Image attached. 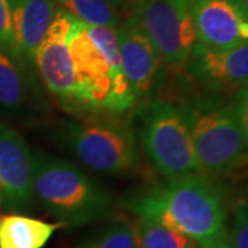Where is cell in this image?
Here are the masks:
<instances>
[{"label": "cell", "mask_w": 248, "mask_h": 248, "mask_svg": "<svg viewBox=\"0 0 248 248\" xmlns=\"http://www.w3.org/2000/svg\"><path fill=\"white\" fill-rule=\"evenodd\" d=\"M202 172L229 174L247 163V89L231 99L197 97L179 108Z\"/></svg>", "instance_id": "obj_1"}, {"label": "cell", "mask_w": 248, "mask_h": 248, "mask_svg": "<svg viewBox=\"0 0 248 248\" xmlns=\"http://www.w3.org/2000/svg\"><path fill=\"white\" fill-rule=\"evenodd\" d=\"M68 48L79 87L76 105L112 113L134 108L137 99L122 71L116 28L90 27L73 19Z\"/></svg>", "instance_id": "obj_2"}, {"label": "cell", "mask_w": 248, "mask_h": 248, "mask_svg": "<svg viewBox=\"0 0 248 248\" xmlns=\"http://www.w3.org/2000/svg\"><path fill=\"white\" fill-rule=\"evenodd\" d=\"M202 174L167 178L163 185L131 199L128 210L166 222L197 244L215 239L225 232V204L218 185Z\"/></svg>", "instance_id": "obj_3"}, {"label": "cell", "mask_w": 248, "mask_h": 248, "mask_svg": "<svg viewBox=\"0 0 248 248\" xmlns=\"http://www.w3.org/2000/svg\"><path fill=\"white\" fill-rule=\"evenodd\" d=\"M33 197L65 226L104 221L113 214V199L83 170L66 160L35 155Z\"/></svg>", "instance_id": "obj_4"}, {"label": "cell", "mask_w": 248, "mask_h": 248, "mask_svg": "<svg viewBox=\"0 0 248 248\" xmlns=\"http://www.w3.org/2000/svg\"><path fill=\"white\" fill-rule=\"evenodd\" d=\"M143 148L153 167L166 178L202 172L181 109L153 99L143 116Z\"/></svg>", "instance_id": "obj_5"}, {"label": "cell", "mask_w": 248, "mask_h": 248, "mask_svg": "<svg viewBox=\"0 0 248 248\" xmlns=\"http://www.w3.org/2000/svg\"><path fill=\"white\" fill-rule=\"evenodd\" d=\"M65 145L90 170L117 175L138 164L133 130L117 120H89L72 124L65 131Z\"/></svg>", "instance_id": "obj_6"}, {"label": "cell", "mask_w": 248, "mask_h": 248, "mask_svg": "<svg viewBox=\"0 0 248 248\" xmlns=\"http://www.w3.org/2000/svg\"><path fill=\"white\" fill-rule=\"evenodd\" d=\"M167 68L185 69L196 46L193 24L185 0H148L130 13Z\"/></svg>", "instance_id": "obj_7"}, {"label": "cell", "mask_w": 248, "mask_h": 248, "mask_svg": "<svg viewBox=\"0 0 248 248\" xmlns=\"http://www.w3.org/2000/svg\"><path fill=\"white\" fill-rule=\"evenodd\" d=\"M196 42L210 48L247 43L248 9L239 0H189Z\"/></svg>", "instance_id": "obj_8"}, {"label": "cell", "mask_w": 248, "mask_h": 248, "mask_svg": "<svg viewBox=\"0 0 248 248\" xmlns=\"http://www.w3.org/2000/svg\"><path fill=\"white\" fill-rule=\"evenodd\" d=\"M73 18L57 10L51 25L37 47L33 63L47 90L66 104L78 102V81L73 73L68 39Z\"/></svg>", "instance_id": "obj_9"}, {"label": "cell", "mask_w": 248, "mask_h": 248, "mask_svg": "<svg viewBox=\"0 0 248 248\" xmlns=\"http://www.w3.org/2000/svg\"><path fill=\"white\" fill-rule=\"evenodd\" d=\"M185 69L215 94H234L247 89L248 43L231 48H210L196 43Z\"/></svg>", "instance_id": "obj_10"}, {"label": "cell", "mask_w": 248, "mask_h": 248, "mask_svg": "<svg viewBox=\"0 0 248 248\" xmlns=\"http://www.w3.org/2000/svg\"><path fill=\"white\" fill-rule=\"evenodd\" d=\"M35 155L25 138L0 122V197L13 210H28L33 200Z\"/></svg>", "instance_id": "obj_11"}, {"label": "cell", "mask_w": 248, "mask_h": 248, "mask_svg": "<svg viewBox=\"0 0 248 248\" xmlns=\"http://www.w3.org/2000/svg\"><path fill=\"white\" fill-rule=\"evenodd\" d=\"M116 37L124 79L135 99L140 101L157 89L163 62L130 16L117 25Z\"/></svg>", "instance_id": "obj_12"}, {"label": "cell", "mask_w": 248, "mask_h": 248, "mask_svg": "<svg viewBox=\"0 0 248 248\" xmlns=\"http://www.w3.org/2000/svg\"><path fill=\"white\" fill-rule=\"evenodd\" d=\"M11 29L19 60L33 63L37 47L51 25L57 7L53 0H9Z\"/></svg>", "instance_id": "obj_13"}, {"label": "cell", "mask_w": 248, "mask_h": 248, "mask_svg": "<svg viewBox=\"0 0 248 248\" xmlns=\"http://www.w3.org/2000/svg\"><path fill=\"white\" fill-rule=\"evenodd\" d=\"M61 228H65L61 222L50 223L22 214L1 215L0 248H43Z\"/></svg>", "instance_id": "obj_14"}, {"label": "cell", "mask_w": 248, "mask_h": 248, "mask_svg": "<svg viewBox=\"0 0 248 248\" xmlns=\"http://www.w3.org/2000/svg\"><path fill=\"white\" fill-rule=\"evenodd\" d=\"M133 229L135 248H199L182 232L149 215H137Z\"/></svg>", "instance_id": "obj_15"}, {"label": "cell", "mask_w": 248, "mask_h": 248, "mask_svg": "<svg viewBox=\"0 0 248 248\" xmlns=\"http://www.w3.org/2000/svg\"><path fill=\"white\" fill-rule=\"evenodd\" d=\"M57 10L90 27L117 28L119 11L110 0H53Z\"/></svg>", "instance_id": "obj_16"}, {"label": "cell", "mask_w": 248, "mask_h": 248, "mask_svg": "<svg viewBox=\"0 0 248 248\" xmlns=\"http://www.w3.org/2000/svg\"><path fill=\"white\" fill-rule=\"evenodd\" d=\"M27 98V84L17 61L0 50V107L16 109Z\"/></svg>", "instance_id": "obj_17"}, {"label": "cell", "mask_w": 248, "mask_h": 248, "mask_svg": "<svg viewBox=\"0 0 248 248\" xmlns=\"http://www.w3.org/2000/svg\"><path fill=\"white\" fill-rule=\"evenodd\" d=\"M76 248H135L133 226L123 221L112 222Z\"/></svg>", "instance_id": "obj_18"}, {"label": "cell", "mask_w": 248, "mask_h": 248, "mask_svg": "<svg viewBox=\"0 0 248 248\" xmlns=\"http://www.w3.org/2000/svg\"><path fill=\"white\" fill-rule=\"evenodd\" d=\"M229 248H248V210L247 200H240L233 215Z\"/></svg>", "instance_id": "obj_19"}, {"label": "cell", "mask_w": 248, "mask_h": 248, "mask_svg": "<svg viewBox=\"0 0 248 248\" xmlns=\"http://www.w3.org/2000/svg\"><path fill=\"white\" fill-rule=\"evenodd\" d=\"M0 50L9 54L16 61H21L11 29L9 0H0Z\"/></svg>", "instance_id": "obj_20"}, {"label": "cell", "mask_w": 248, "mask_h": 248, "mask_svg": "<svg viewBox=\"0 0 248 248\" xmlns=\"http://www.w3.org/2000/svg\"><path fill=\"white\" fill-rule=\"evenodd\" d=\"M199 248H229L225 232H223L222 234H219V236H217L215 239L207 240V241H203V243H199Z\"/></svg>", "instance_id": "obj_21"}, {"label": "cell", "mask_w": 248, "mask_h": 248, "mask_svg": "<svg viewBox=\"0 0 248 248\" xmlns=\"http://www.w3.org/2000/svg\"><path fill=\"white\" fill-rule=\"evenodd\" d=\"M110 1L113 3L116 9H123L131 13L137 6H140V4L148 1V0H110Z\"/></svg>", "instance_id": "obj_22"}, {"label": "cell", "mask_w": 248, "mask_h": 248, "mask_svg": "<svg viewBox=\"0 0 248 248\" xmlns=\"http://www.w3.org/2000/svg\"><path fill=\"white\" fill-rule=\"evenodd\" d=\"M239 1L243 4V6H244V7H247L248 9V0H239Z\"/></svg>", "instance_id": "obj_23"}, {"label": "cell", "mask_w": 248, "mask_h": 248, "mask_svg": "<svg viewBox=\"0 0 248 248\" xmlns=\"http://www.w3.org/2000/svg\"><path fill=\"white\" fill-rule=\"evenodd\" d=\"M185 1H189V0H185Z\"/></svg>", "instance_id": "obj_24"}]
</instances>
